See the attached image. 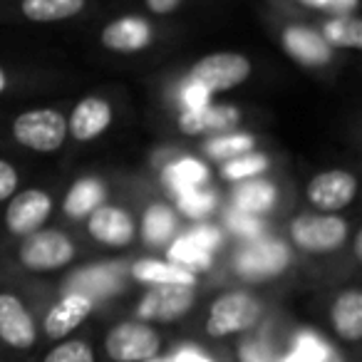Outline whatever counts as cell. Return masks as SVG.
I'll return each instance as SVG.
<instances>
[{"instance_id": "cell-33", "label": "cell", "mask_w": 362, "mask_h": 362, "mask_svg": "<svg viewBox=\"0 0 362 362\" xmlns=\"http://www.w3.org/2000/svg\"><path fill=\"white\" fill-rule=\"evenodd\" d=\"M223 223H226V231L236 238H243V243L258 241V238L268 236L266 221L261 216H253V214H243L238 209H228L226 216H223Z\"/></svg>"}, {"instance_id": "cell-36", "label": "cell", "mask_w": 362, "mask_h": 362, "mask_svg": "<svg viewBox=\"0 0 362 362\" xmlns=\"http://www.w3.org/2000/svg\"><path fill=\"white\" fill-rule=\"evenodd\" d=\"M181 3H184V0H144L146 11H149L151 16H171V13L179 11Z\"/></svg>"}, {"instance_id": "cell-35", "label": "cell", "mask_w": 362, "mask_h": 362, "mask_svg": "<svg viewBox=\"0 0 362 362\" xmlns=\"http://www.w3.org/2000/svg\"><path fill=\"white\" fill-rule=\"evenodd\" d=\"M181 105H184V110H199V107L211 105V95L204 92L202 87L184 82V90H181Z\"/></svg>"}, {"instance_id": "cell-17", "label": "cell", "mask_w": 362, "mask_h": 362, "mask_svg": "<svg viewBox=\"0 0 362 362\" xmlns=\"http://www.w3.org/2000/svg\"><path fill=\"white\" fill-rule=\"evenodd\" d=\"M241 110L233 105H206L199 110H181L176 127L184 136H209L231 132L241 122Z\"/></svg>"}, {"instance_id": "cell-5", "label": "cell", "mask_w": 362, "mask_h": 362, "mask_svg": "<svg viewBox=\"0 0 362 362\" xmlns=\"http://www.w3.org/2000/svg\"><path fill=\"white\" fill-rule=\"evenodd\" d=\"M11 134L21 146L37 154H55L67 144V115L55 107H33L11 122Z\"/></svg>"}, {"instance_id": "cell-31", "label": "cell", "mask_w": 362, "mask_h": 362, "mask_svg": "<svg viewBox=\"0 0 362 362\" xmlns=\"http://www.w3.org/2000/svg\"><path fill=\"white\" fill-rule=\"evenodd\" d=\"M268 169H271V156L263 154V151H248V154H241L236 159L223 161L221 169H218V176L236 187L243 181L261 179Z\"/></svg>"}, {"instance_id": "cell-1", "label": "cell", "mask_w": 362, "mask_h": 362, "mask_svg": "<svg viewBox=\"0 0 362 362\" xmlns=\"http://www.w3.org/2000/svg\"><path fill=\"white\" fill-rule=\"evenodd\" d=\"M268 315V303L251 288H231L223 291L209 303L204 317V335L209 340H226V337L246 335L261 327Z\"/></svg>"}, {"instance_id": "cell-3", "label": "cell", "mask_w": 362, "mask_h": 362, "mask_svg": "<svg viewBox=\"0 0 362 362\" xmlns=\"http://www.w3.org/2000/svg\"><path fill=\"white\" fill-rule=\"evenodd\" d=\"M80 248L60 228H40L18 243L16 261L28 273H57L77 261Z\"/></svg>"}, {"instance_id": "cell-22", "label": "cell", "mask_w": 362, "mask_h": 362, "mask_svg": "<svg viewBox=\"0 0 362 362\" xmlns=\"http://www.w3.org/2000/svg\"><path fill=\"white\" fill-rule=\"evenodd\" d=\"M179 221L181 216L166 204H149L141 216V238H144L146 246L151 248H164L179 233Z\"/></svg>"}, {"instance_id": "cell-14", "label": "cell", "mask_w": 362, "mask_h": 362, "mask_svg": "<svg viewBox=\"0 0 362 362\" xmlns=\"http://www.w3.org/2000/svg\"><path fill=\"white\" fill-rule=\"evenodd\" d=\"M281 47L291 60L308 70H322L332 65L335 50L322 40V35L315 28L300 25V23H288L281 30Z\"/></svg>"}, {"instance_id": "cell-6", "label": "cell", "mask_w": 362, "mask_h": 362, "mask_svg": "<svg viewBox=\"0 0 362 362\" xmlns=\"http://www.w3.org/2000/svg\"><path fill=\"white\" fill-rule=\"evenodd\" d=\"M253 75V65L248 60V55L243 52H231V50H221V52H209V55L199 57L192 67H189L184 82L189 85L202 87L209 95H221L228 92L233 87L248 82V77Z\"/></svg>"}, {"instance_id": "cell-30", "label": "cell", "mask_w": 362, "mask_h": 362, "mask_svg": "<svg viewBox=\"0 0 362 362\" xmlns=\"http://www.w3.org/2000/svg\"><path fill=\"white\" fill-rule=\"evenodd\" d=\"M166 261L176 263V266H184L194 273H202V271H209L216 261V253H211L209 248L199 246L197 241L187 236V233H181L176 236L174 241L166 246Z\"/></svg>"}, {"instance_id": "cell-40", "label": "cell", "mask_w": 362, "mask_h": 362, "mask_svg": "<svg viewBox=\"0 0 362 362\" xmlns=\"http://www.w3.org/2000/svg\"><path fill=\"white\" fill-rule=\"evenodd\" d=\"M151 362H166V360H161V357H156V360H151Z\"/></svg>"}, {"instance_id": "cell-32", "label": "cell", "mask_w": 362, "mask_h": 362, "mask_svg": "<svg viewBox=\"0 0 362 362\" xmlns=\"http://www.w3.org/2000/svg\"><path fill=\"white\" fill-rule=\"evenodd\" d=\"M40 362H97V352L90 337H65L52 342Z\"/></svg>"}, {"instance_id": "cell-12", "label": "cell", "mask_w": 362, "mask_h": 362, "mask_svg": "<svg viewBox=\"0 0 362 362\" xmlns=\"http://www.w3.org/2000/svg\"><path fill=\"white\" fill-rule=\"evenodd\" d=\"M55 211V199L47 189L30 187L18 192L6 206V228L11 236H30L45 228Z\"/></svg>"}, {"instance_id": "cell-27", "label": "cell", "mask_w": 362, "mask_h": 362, "mask_svg": "<svg viewBox=\"0 0 362 362\" xmlns=\"http://www.w3.org/2000/svg\"><path fill=\"white\" fill-rule=\"evenodd\" d=\"M258 146V136L253 132H223V134H214L211 139L204 141L202 151L209 161H223L236 159L241 154H248V151H256Z\"/></svg>"}, {"instance_id": "cell-8", "label": "cell", "mask_w": 362, "mask_h": 362, "mask_svg": "<svg viewBox=\"0 0 362 362\" xmlns=\"http://www.w3.org/2000/svg\"><path fill=\"white\" fill-rule=\"evenodd\" d=\"M40 342V325L21 293L0 288V345L13 352H33Z\"/></svg>"}, {"instance_id": "cell-29", "label": "cell", "mask_w": 362, "mask_h": 362, "mask_svg": "<svg viewBox=\"0 0 362 362\" xmlns=\"http://www.w3.org/2000/svg\"><path fill=\"white\" fill-rule=\"evenodd\" d=\"M236 357L238 362H281L283 347H278V340L271 335V330L256 327L236 342Z\"/></svg>"}, {"instance_id": "cell-16", "label": "cell", "mask_w": 362, "mask_h": 362, "mask_svg": "<svg viewBox=\"0 0 362 362\" xmlns=\"http://www.w3.org/2000/svg\"><path fill=\"white\" fill-rule=\"evenodd\" d=\"M154 42V28L141 16H119L100 30V45L115 55H136Z\"/></svg>"}, {"instance_id": "cell-4", "label": "cell", "mask_w": 362, "mask_h": 362, "mask_svg": "<svg viewBox=\"0 0 362 362\" xmlns=\"http://www.w3.org/2000/svg\"><path fill=\"white\" fill-rule=\"evenodd\" d=\"M164 335L149 322L127 317L105 332L102 352L107 362H151L164 352Z\"/></svg>"}, {"instance_id": "cell-7", "label": "cell", "mask_w": 362, "mask_h": 362, "mask_svg": "<svg viewBox=\"0 0 362 362\" xmlns=\"http://www.w3.org/2000/svg\"><path fill=\"white\" fill-rule=\"evenodd\" d=\"M199 288L192 286H151L136 300L132 317L149 325H171L179 322L197 308Z\"/></svg>"}, {"instance_id": "cell-2", "label": "cell", "mask_w": 362, "mask_h": 362, "mask_svg": "<svg viewBox=\"0 0 362 362\" xmlns=\"http://www.w3.org/2000/svg\"><path fill=\"white\" fill-rule=\"evenodd\" d=\"M286 233L291 246L303 256H332L347 246L352 226L337 214L300 211L288 221Z\"/></svg>"}, {"instance_id": "cell-34", "label": "cell", "mask_w": 362, "mask_h": 362, "mask_svg": "<svg viewBox=\"0 0 362 362\" xmlns=\"http://www.w3.org/2000/svg\"><path fill=\"white\" fill-rule=\"evenodd\" d=\"M21 192V169L11 159L0 156V204H8Z\"/></svg>"}, {"instance_id": "cell-20", "label": "cell", "mask_w": 362, "mask_h": 362, "mask_svg": "<svg viewBox=\"0 0 362 362\" xmlns=\"http://www.w3.org/2000/svg\"><path fill=\"white\" fill-rule=\"evenodd\" d=\"M102 204H107V184L105 179L95 174L80 176L77 181H72V187L67 189L65 199H62V214L72 221L87 218L95 209H100Z\"/></svg>"}, {"instance_id": "cell-15", "label": "cell", "mask_w": 362, "mask_h": 362, "mask_svg": "<svg viewBox=\"0 0 362 362\" xmlns=\"http://www.w3.org/2000/svg\"><path fill=\"white\" fill-rule=\"evenodd\" d=\"M115 119L112 102L102 95H85L67 115V134L80 144L100 139Z\"/></svg>"}, {"instance_id": "cell-11", "label": "cell", "mask_w": 362, "mask_h": 362, "mask_svg": "<svg viewBox=\"0 0 362 362\" xmlns=\"http://www.w3.org/2000/svg\"><path fill=\"white\" fill-rule=\"evenodd\" d=\"M357 176L347 169H325L310 176L305 184V202L313 211L320 214H337L347 209L357 199Z\"/></svg>"}, {"instance_id": "cell-18", "label": "cell", "mask_w": 362, "mask_h": 362, "mask_svg": "<svg viewBox=\"0 0 362 362\" xmlns=\"http://www.w3.org/2000/svg\"><path fill=\"white\" fill-rule=\"evenodd\" d=\"M327 320L337 340L347 345H360L362 340V291L347 286L335 293L327 308Z\"/></svg>"}, {"instance_id": "cell-23", "label": "cell", "mask_w": 362, "mask_h": 362, "mask_svg": "<svg viewBox=\"0 0 362 362\" xmlns=\"http://www.w3.org/2000/svg\"><path fill=\"white\" fill-rule=\"evenodd\" d=\"M281 362H345L342 355L330 345L327 340H322L320 335L310 330H300L291 337L286 347H283Z\"/></svg>"}, {"instance_id": "cell-38", "label": "cell", "mask_w": 362, "mask_h": 362, "mask_svg": "<svg viewBox=\"0 0 362 362\" xmlns=\"http://www.w3.org/2000/svg\"><path fill=\"white\" fill-rule=\"evenodd\" d=\"M293 3H298L303 8H310V11L330 13V0H293Z\"/></svg>"}, {"instance_id": "cell-28", "label": "cell", "mask_w": 362, "mask_h": 362, "mask_svg": "<svg viewBox=\"0 0 362 362\" xmlns=\"http://www.w3.org/2000/svg\"><path fill=\"white\" fill-rule=\"evenodd\" d=\"M218 209V194L209 187L187 189V192L174 194V211L189 221L206 223Z\"/></svg>"}, {"instance_id": "cell-39", "label": "cell", "mask_w": 362, "mask_h": 362, "mask_svg": "<svg viewBox=\"0 0 362 362\" xmlns=\"http://www.w3.org/2000/svg\"><path fill=\"white\" fill-rule=\"evenodd\" d=\"M11 90V72L6 65H0V95H6Z\"/></svg>"}, {"instance_id": "cell-24", "label": "cell", "mask_w": 362, "mask_h": 362, "mask_svg": "<svg viewBox=\"0 0 362 362\" xmlns=\"http://www.w3.org/2000/svg\"><path fill=\"white\" fill-rule=\"evenodd\" d=\"M90 0H21V18L28 23H65L77 18Z\"/></svg>"}, {"instance_id": "cell-10", "label": "cell", "mask_w": 362, "mask_h": 362, "mask_svg": "<svg viewBox=\"0 0 362 362\" xmlns=\"http://www.w3.org/2000/svg\"><path fill=\"white\" fill-rule=\"evenodd\" d=\"M97 308V300L92 296L82 291H65L57 300H52L47 305V310L42 313V317L37 320L40 325V337L50 342L65 340L80 325H85L92 317Z\"/></svg>"}, {"instance_id": "cell-19", "label": "cell", "mask_w": 362, "mask_h": 362, "mask_svg": "<svg viewBox=\"0 0 362 362\" xmlns=\"http://www.w3.org/2000/svg\"><path fill=\"white\" fill-rule=\"evenodd\" d=\"M129 278L139 286H202L199 273L189 271L184 266H176L171 261H161V258H136L129 266Z\"/></svg>"}, {"instance_id": "cell-13", "label": "cell", "mask_w": 362, "mask_h": 362, "mask_svg": "<svg viewBox=\"0 0 362 362\" xmlns=\"http://www.w3.org/2000/svg\"><path fill=\"white\" fill-rule=\"evenodd\" d=\"M85 228L92 241L105 248H115V251L129 248L139 236L134 214L119 204H102L100 209H95L87 216Z\"/></svg>"}, {"instance_id": "cell-25", "label": "cell", "mask_w": 362, "mask_h": 362, "mask_svg": "<svg viewBox=\"0 0 362 362\" xmlns=\"http://www.w3.org/2000/svg\"><path fill=\"white\" fill-rule=\"evenodd\" d=\"M161 181L171 194L187 192V189L206 187L209 181V166L202 159L194 156H176L174 161L161 169Z\"/></svg>"}, {"instance_id": "cell-9", "label": "cell", "mask_w": 362, "mask_h": 362, "mask_svg": "<svg viewBox=\"0 0 362 362\" xmlns=\"http://www.w3.org/2000/svg\"><path fill=\"white\" fill-rule=\"evenodd\" d=\"M293 256L288 251V246H283L276 238H258V241L243 243V248H238L233 256V273L241 281L248 283H261L268 278H278L288 271Z\"/></svg>"}, {"instance_id": "cell-21", "label": "cell", "mask_w": 362, "mask_h": 362, "mask_svg": "<svg viewBox=\"0 0 362 362\" xmlns=\"http://www.w3.org/2000/svg\"><path fill=\"white\" fill-rule=\"evenodd\" d=\"M278 204V189L273 181L268 179H251L236 184L231 192V209H238L243 214H253V216H263Z\"/></svg>"}, {"instance_id": "cell-26", "label": "cell", "mask_w": 362, "mask_h": 362, "mask_svg": "<svg viewBox=\"0 0 362 362\" xmlns=\"http://www.w3.org/2000/svg\"><path fill=\"white\" fill-rule=\"evenodd\" d=\"M317 33L332 50H362V21L357 13H332Z\"/></svg>"}, {"instance_id": "cell-37", "label": "cell", "mask_w": 362, "mask_h": 362, "mask_svg": "<svg viewBox=\"0 0 362 362\" xmlns=\"http://www.w3.org/2000/svg\"><path fill=\"white\" fill-rule=\"evenodd\" d=\"M360 0H330V16L332 13H357Z\"/></svg>"}]
</instances>
